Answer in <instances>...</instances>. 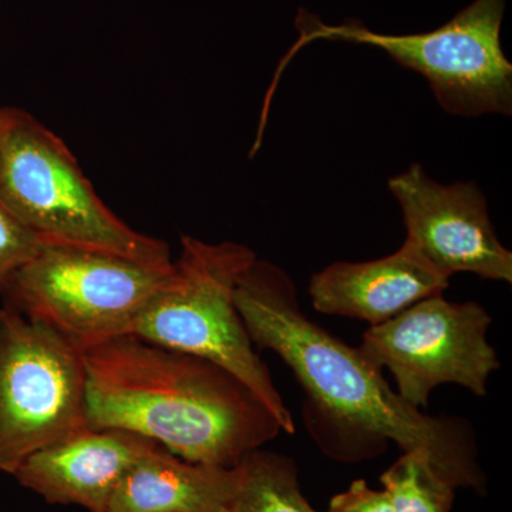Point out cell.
Instances as JSON below:
<instances>
[{
	"label": "cell",
	"instance_id": "obj_1",
	"mask_svg": "<svg viewBox=\"0 0 512 512\" xmlns=\"http://www.w3.org/2000/svg\"><path fill=\"white\" fill-rule=\"evenodd\" d=\"M86 426L119 429L174 456L222 468L282 433L248 386L210 360L134 335L84 350Z\"/></svg>",
	"mask_w": 512,
	"mask_h": 512
},
{
	"label": "cell",
	"instance_id": "obj_2",
	"mask_svg": "<svg viewBox=\"0 0 512 512\" xmlns=\"http://www.w3.org/2000/svg\"><path fill=\"white\" fill-rule=\"evenodd\" d=\"M291 276L256 258L239 278L235 306L254 345L275 352L323 413L403 453L420 454L454 487L483 493L473 436L460 420L427 416L394 392L359 349L311 322Z\"/></svg>",
	"mask_w": 512,
	"mask_h": 512
},
{
	"label": "cell",
	"instance_id": "obj_3",
	"mask_svg": "<svg viewBox=\"0 0 512 512\" xmlns=\"http://www.w3.org/2000/svg\"><path fill=\"white\" fill-rule=\"evenodd\" d=\"M0 202L45 247L86 249L163 271L173 268L168 245L121 221L55 133L10 107L0 123Z\"/></svg>",
	"mask_w": 512,
	"mask_h": 512
},
{
	"label": "cell",
	"instance_id": "obj_4",
	"mask_svg": "<svg viewBox=\"0 0 512 512\" xmlns=\"http://www.w3.org/2000/svg\"><path fill=\"white\" fill-rule=\"evenodd\" d=\"M255 259L251 248L237 242L183 237L167 282L138 316L131 335L224 367L271 409L284 433L292 434V414L235 306L239 278Z\"/></svg>",
	"mask_w": 512,
	"mask_h": 512
},
{
	"label": "cell",
	"instance_id": "obj_5",
	"mask_svg": "<svg viewBox=\"0 0 512 512\" xmlns=\"http://www.w3.org/2000/svg\"><path fill=\"white\" fill-rule=\"evenodd\" d=\"M507 0H474L446 25L413 35H386L366 28L360 20L328 25L306 9L295 26L299 37L279 64L278 76L302 47L316 40L365 45L383 50L404 69L420 73L437 101L454 116L512 113V64L501 46V25Z\"/></svg>",
	"mask_w": 512,
	"mask_h": 512
},
{
	"label": "cell",
	"instance_id": "obj_6",
	"mask_svg": "<svg viewBox=\"0 0 512 512\" xmlns=\"http://www.w3.org/2000/svg\"><path fill=\"white\" fill-rule=\"evenodd\" d=\"M171 269L103 252L42 245L2 295L5 306L55 330L83 353L131 335Z\"/></svg>",
	"mask_w": 512,
	"mask_h": 512
},
{
	"label": "cell",
	"instance_id": "obj_7",
	"mask_svg": "<svg viewBox=\"0 0 512 512\" xmlns=\"http://www.w3.org/2000/svg\"><path fill=\"white\" fill-rule=\"evenodd\" d=\"M86 427L83 355L55 330L0 309V471Z\"/></svg>",
	"mask_w": 512,
	"mask_h": 512
},
{
	"label": "cell",
	"instance_id": "obj_8",
	"mask_svg": "<svg viewBox=\"0 0 512 512\" xmlns=\"http://www.w3.org/2000/svg\"><path fill=\"white\" fill-rule=\"evenodd\" d=\"M491 316L476 302H448L441 295L421 299L394 318L370 326L359 352L396 380V392L412 406L429 404L444 383L487 394L488 379L500 367L488 342Z\"/></svg>",
	"mask_w": 512,
	"mask_h": 512
},
{
	"label": "cell",
	"instance_id": "obj_9",
	"mask_svg": "<svg viewBox=\"0 0 512 512\" xmlns=\"http://www.w3.org/2000/svg\"><path fill=\"white\" fill-rule=\"evenodd\" d=\"M389 190L402 210L406 241L437 271L448 278L467 272L511 284V251L495 234L476 183L440 184L412 164L390 178Z\"/></svg>",
	"mask_w": 512,
	"mask_h": 512
},
{
	"label": "cell",
	"instance_id": "obj_10",
	"mask_svg": "<svg viewBox=\"0 0 512 512\" xmlns=\"http://www.w3.org/2000/svg\"><path fill=\"white\" fill-rule=\"evenodd\" d=\"M156 447L154 441L130 431L86 426L36 451L13 477L46 503L109 512L111 497L128 468Z\"/></svg>",
	"mask_w": 512,
	"mask_h": 512
},
{
	"label": "cell",
	"instance_id": "obj_11",
	"mask_svg": "<svg viewBox=\"0 0 512 512\" xmlns=\"http://www.w3.org/2000/svg\"><path fill=\"white\" fill-rule=\"evenodd\" d=\"M448 285L450 278L404 241L400 249L384 258L326 266L312 276L309 295L320 313L376 326L421 299L441 295Z\"/></svg>",
	"mask_w": 512,
	"mask_h": 512
},
{
	"label": "cell",
	"instance_id": "obj_12",
	"mask_svg": "<svg viewBox=\"0 0 512 512\" xmlns=\"http://www.w3.org/2000/svg\"><path fill=\"white\" fill-rule=\"evenodd\" d=\"M241 468L191 463L158 446L124 474L109 512H229Z\"/></svg>",
	"mask_w": 512,
	"mask_h": 512
},
{
	"label": "cell",
	"instance_id": "obj_13",
	"mask_svg": "<svg viewBox=\"0 0 512 512\" xmlns=\"http://www.w3.org/2000/svg\"><path fill=\"white\" fill-rule=\"evenodd\" d=\"M239 468L241 483L229 512H318L303 497L291 458L259 448Z\"/></svg>",
	"mask_w": 512,
	"mask_h": 512
},
{
	"label": "cell",
	"instance_id": "obj_14",
	"mask_svg": "<svg viewBox=\"0 0 512 512\" xmlns=\"http://www.w3.org/2000/svg\"><path fill=\"white\" fill-rule=\"evenodd\" d=\"M394 512H450L456 487L436 473L427 458L403 453L380 477Z\"/></svg>",
	"mask_w": 512,
	"mask_h": 512
},
{
	"label": "cell",
	"instance_id": "obj_15",
	"mask_svg": "<svg viewBox=\"0 0 512 512\" xmlns=\"http://www.w3.org/2000/svg\"><path fill=\"white\" fill-rule=\"evenodd\" d=\"M42 248L35 235L0 202V293L5 291L12 276Z\"/></svg>",
	"mask_w": 512,
	"mask_h": 512
},
{
	"label": "cell",
	"instance_id": "obj_16",
	"mask_svg": "<svg viewBox=\"0 0 512 512\" xmlns=\"http://www.w3.org/2000/svg\"><path fill=\"white\" fill-rule=\"evenodd\" d=\"M326 512H394L389 495L373 490L365 480H356L348 490L330 500Z\"/></svg>",
	"mask_w": 512,
	"mask_h": 512
},
{
	"label": "cell",
	"instance_id": "obj_17",
	"mask_svg": "<svg viewBox=\"0 0 512 512\" xmlns=\"http://www.w3.org/2000/svg\"><path fill=\"white\" fill-rule=\"evenodd\" d=\"M3 113H5V107H0V123H2Z\"/></svg>",
	"mask_w": 512,
	"mask_h": 512
}]
</instances>
